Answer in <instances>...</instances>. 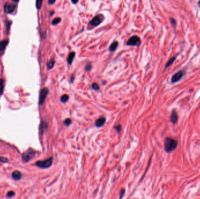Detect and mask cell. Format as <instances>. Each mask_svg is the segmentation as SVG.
Segmentation results:
<instances>
[{
    "instance_id": "6da1fadb",
    "label": "cell",
    "mask_w": 200,
    "mask_h": 199,
    "mask_svg": "<svg viewBox=\"0 0 200 199\" xmlns=\"http://www.w3.org/2000/svg\"><path fill=\"white\" fill-rule=\"evenodd\" d=\"M178 142L176 140L172 138L167 137L164 140V150L167 152H172L174 151L177 147Z\"/></svg>"
},
{
    "instance_id": "7a4b0ae2",
    "label": "cell",
    "mask_w": 200,
    "mask_h": 199,
    "mask_svg": "<svg viewBox=\"0 0 200 199\" xmlns=\"http://www.w3.org/2000/svg\"><path fill=\"white\" fill-rule=\"evenodd\" d=\"M53 157H50L48 159L44 160V161H37L35 165L39 168H42V169H46L48 168L52 165L53 163Z\"/></svg>"
},
{
    "instance_id": "3957f363",
    "label": "cell",
    "mask_w": 200,
    "mask_h": 199,
    "mask_svg": "<svg viewBox=\"0 0 200 199\" xmlns=\"http://www.w3.org/2000/svg\"><path fill=\"white\" fill-rule=\"evenodd\" d=\"M35 155H36V151L32 149V148H29L22 154V160L25 162H27L34 157Z\"/></svg>"
},
{
    "instance_id": "277c9868",
    "label": "cell",
    "mask_w": 200,
    "mask_h": 199,
    "mask_svg": "<svg viewBox=\"0 0 200 199\" xmlns=\"http://www.w3.org/2000/svg\"><path fill=\"white\" fill-rule=\"evenodd\" d=\"M185 73V71L180 70L179 71L177 72L172 76V79H171V82L172 83H176V82H179L180 80H181V78H183Z\"/></svg>"
},
{
    "instance_id": "5b68a950",
    "label": "cell",
    "mask_w": 200,
    "mask_h": 199,
    "mask_svg": "<svg viewBox=\"0 0 200 199\" xmlns=\"http://www.w3.org/2000/svg\"><path fill=\"white\" fill-rule=\"evenodd\" d=\"M103 19H104V16L102 15H97L93 18V19L90 22V24L93 26H97L102 22Z\"/></svg>"
},
{
    "instance_id": "8992f818",
    "label": "cell",
    "mask_w": 200,
    "mask_h": 199,
    "mask_svg": "<svg viewBox=\"0 0 200 199\" xmlns=\"http://www.w3.org/2000/svg\"><path fill=\"white\" fill-rule=\"evenodd\" d=\"M140 39L138 36H133L130 38L127 42V45L129 46H138L140 44Z\"/></svg>"
},
{
    "instance_id": "52a82bcc",
    "label": "cell",
    "mask_w": 200,
    "mask_h": 199,
    "mask_svg": "<svg viewBox=\"0 0 200 199\" xmlns=\"http://www.w3.org/2000/svg\"><path fill=\"white\" fill-rule=\"evenodd\" d=\"M48 89L46 88L42 89L41 91H40L39 95V103L40 105H42L44 103L46 96L48 94Z\"/></svg>"
},
{
    "instance_id": "ba28073f",
    "label": "cell",
    "mask_w": 200,
    "mask_h": 199,
    "mask_svg": "<svg viewBox=\"0 0 200 199\" xmlns=\"http://www.w3.org/2000/svg\"><path fill=\"white\" fill-rule=\"evenodd\" d=\"M16 8V5L12 4H9V3H6L4 5V11L7 13H11L15 11Z\"/></svg>"
},
{
    "instance_id": "9c48e42d",
    "label": "cell",
    "mask_w": 200,
    "mask_h": 199,
    "mask_svg": "<svg viewBox=\"0 0 200 199\" xmlns=\"http://www.w3.org/2000/svg\"><path fill=\"white\" fill-rule=\"evenodd\" d=\"M178 119H179V116H178V114L175 109H173L172 110V114H171L170 117V121L173 124H174L177 122Z\"/></svg>"
},
{
    "instance_id": "30bf717a",
    "label": "cell",
    "mask_w": 200,
    "mask_h": 199,
    "mask_svg": "<svg viewBox=\"0 0 200 199\" xmlns=\"http://www.w3.org/2000/svg\"><path fill=\"white\" fill-rule=\"evenodd\" d=\"M105 121H106L105 118L104 117H101L98 118V119L96 121V122H95V125H96V127H101L104 126Z\"/></svg>"
},
{
    "instance_id": "8fae6325",
    "label": "cell",
    "mask_w": 200,
    "mask_h": 199,
    "mask_svg": "<svg viewBox=\"0 0 200 199\" xmlns=\"http://www.w3.org/2000/svg\"><path fill=\"white\" fill-rule=\"evenodd\" d=\"M12 177L15 180H19L22 178V173L19 171H15L12 173Z\"/></svg>"
},
{
    "instance_id": "7c38bea8",
    "label": "cell",
    "mask_w": 200,
    "mask_h": 199,
    "mask_svg": "<svg viewBox=\"0 0 200 199\" xmlns=\"http://www.w3.org/2000/svg\"><path fill=\"white\" fill-rule=\"evenodd\" d=\"M76 53L74 52H71V53L69 54L68 57H67V63L69 65L72 64L73 63V61L74 57H75Z\"/></svg>"
},
{
    "instance_id": "4fadbf2b",
    "label": "cell",
    "mask_w": 200,
    "mask_h": 199,
    "mask_svg": "<svg viewBox=\"0 0 200 199\" xmlns=\"http://www.w3.org/2000/svg\"><path fill=\"white\" fill-rule=\"evenodd\" d=\"M8 43V41L7 40H2L0 42V51H2L5 49V48L6 47Z\"/></svg>"
},
{
    "instance_id": "5bb4252c",
    "label": "cell",
    "mask_w": 200,
    "mask_h": 199,
    "mask_svg": "<svg viewBox=\"0 0 200 199\" xmlns=\"http://www.w3.org/2000/svg\"><path fill=\"white\" fill-rule=\"evenodd\" d=\"M47 127H48V126H47V123H46L45 121H42L41 124H40V133H41V134H43L44 133V131H45L47 129Z\"/></svg>"
},
{
    "instance_id": "9a60e30c",
    "label": "cell",
    "mask_w": 200,
    "mask_h": 199,
    "mask_svg": "<svg viewBox=\"0 0 200 199\" xmlns=\"http://www.w3.org/2000/svg\"><path fill=\"white\" fill-rule=\"evenodd\" d=\"M118 43L117 41L113 42V43L111 44V46H110V47H109L110 51L112 52L113 51H115V50H116V48L118 47Z\"/></svg>"
},
{
    "instance_id": "2e32d148",
    "label": "cell",
    "mask_w": 200,
    "mask_h": 199,
    "mask_svg": "<svg viewBox=\"0 0 200 199\" xmlns=\"http://www.w3.org/2000/svg\"><path fill=\"white\" fill-rule=\"evenodd\" d=\"M176 58H177V57H176V56L173 57L172 58H171L170 59V60H169L167 62V63H166V65H165V68H167V67H170V65H172V64L174 63V61L176 60Z\"/></svg>"
},
{
    "instance_id": "e0dca14e",
    "label": "cell",
    "mask_w": 200,
    "mask_h": 199,
    "mask_svg": "<svg viewBox=\"0 0 200 199\" xmlns=\"http://www.w3.org/2000/svg\"><path fill=\"white\" fill-rule=\"evenodd\" d=\"M4 81L3 79H0V95H2L4 92Z\"/></svg>"
},
{
    "instance_id": "ac0fdd59",
    "label": "cell",
    "mask_w": 200,
    "mask_h": 199,
    "mask_svg": "<svg viewBox=\"0 0 200 199\" xmlns=\"http://www.w3.org/2000/svg\"><path fill=\"white\" fill-rule=\"evenodd\" d=\"M69 99V95H66V94H64V95H62V97H61L60 101L62 103H66V102H67V101H68Z\"/></svg>"
},
{
    "instance_id": "d6986e66",
    "label": "cell",
    "mask_w": 200,
    "mask_h": 199,
    "mask_svg": "<svg viewBox=\"0 0 200 199\" xmlns=\"http://www.w3.org/2000/svg\"><path fill=\"white\" fill-rule=\"evenodd\" d=\"M55 60H54V59H52V60H50L48 62V63H47V68L52 69L54 65H55Z\"/></svg>"
},
{
    "instance_id": "ffe728a7",
    "label": "cell",
    "mask_w": 200,
    "mask_h": 199,
    "mask_svg": "<svg viewBox=\"0 0 200 199\" xmlns=\"http://www.w3.org/2000/svg\"><path fill=\"white\" fill-rule=\"evenodd\" d=\"M42 3H43V0H36V5L38 9H39L40 8H41Z\"/></svg>"
},
{
    "instance_id": "44dd1931",
    "label": "cell",
    "mask_w": 200,
    "mask_h": 199,
    "mask_svg": "<svg viewBox=\"0 0 200 199\" xmlns=\"http://www.w3.org/2000/svg\"><path fill=\"white\" fill-rule=\"evenodd\" d=\"M61 21V18H56L53 19V21H52V25H56L58 24L59 23H60Z\"/></svg>"
},
{
    "instance_id": "7402d4cb",
    "label": "cell",
    "mask_w": 200,
    "mask_h": 199,
    "mask_svg": "<svg viewBox=\"0 0 200 199\" xmlns=\"http://www.w3.org/2000/svg\"><path fill=\"white\" fill-rule=\"evenodd\" d=\"M91 87H92V88L94 89V90H96V91H97V90H98V89H100L99 85H98L97 83L93 84L92 86H91Z\"/></svg>"
},
{
    "instance_id": "603a6c76",
    "label": "cell",
    "mask_w": 200,
    "mask_h": 199,
    "mask_svg": "<svg viewBox=\"0 0 200 199\" xmlns=\"http://www.w3.org/2000/svg\"><path fill=\"white\" fill-rule=\"evenodd\" d=\"M71 123H72V120H71L70 119H66L64 121V125L66 126H68L70 125V124H71Z\"/></svg>"
},
{
    "instance_id": "cb8c5ba5",
    "label": "cell",
    "mask_w": 200,
    "mask_h": 199,
    "mask_svg": "<svg viewBox=\"0 0 200 199\" xmlns=\"http://www.w3.org/2000/svg\"><path fill=\"white\" fill-rule=\"evenodd\" d=\"M114 129L116 130V131H117V133L119 134L121 132V125H117L116 126H115L114 127Z\"/></svg>"
},
{
    "instance_id": "d4e9b609",
    "label": "cell",
    "mask_w": 200,
    "mask_h": 199,
    "mask_svg": "<svg viewBox=\"0 0 200 199\" xmlns=\"http://www.w3.org/2000/svg\"><path fill=\"white\" fill-rule=\"evenodd\" d=\"M170 22H171V24L172 25V26H176V23H177V22H176V21L175 19L171 18H170Z\"/></svg>"
},
{
    "instance_id": "484cf974",
    "label": "cell",
    "mask_w": 200,
    "mask_h": 199,
    "mask_svg": "<svg viewBox=\"0 0 200 199\" xmlns=\"http://www.w3.org/2000/svg\"><path fill=\"white\" fill-rule=\"evenodd\" d=\"M15 193L13 191H9V192H8L7 195H6V196L8 197H11L14 196Z\"/></svg>"
},
{
    "instance_id": "4316f807",
    "label": "cell",
    "mask_w": 200,
    "mask_h": 199,
    "mask_svg": "<svg viewBox=\"0 0 200 199\" xmlns=\"http://www.w3.org/2000/svg\"><path fill=\"white\" fill-rule=\"evenodd\" d=\"M0 161H1V162H3V163L7 162L8 159H7V158H5V157H0Z\"/></svg>"
},
{
    "instance_id": "83f0119b",
    "label": "cell",
    "mask_w": 200,
    "mask_h": 199,
    "mask_svg": "<svg viewBox=\"0 0 200 199\" xmlns=\"http://www.w3.org/2000/svg\"><path fill=\"white\" fill-rule=\"evenodd\" d=\"M91 69V64L88 63L86 66V71H90Z\"/></svg>"
},
{
    "instance_id": "f1b7e54d",
    "label": "cell",
    "mask_w": 200,
    "mask_h": 199,
    "mask_svg": "<svg viewBox=\"0 0 200 199\" xmlns=\"http://www.w3.org/2000/svg\"><path fill=\"white\" fill-rule=\"evenodd\" d=\"M125 190L124 189H122L121 190V193H120V197H119L120 199H121L122 197V196H123V195H124V193H125Z\"/></svg>"
},
{
    "instance_id": "f546056e",
    "label": "cell",
    "mask_w": 200,
    "mask_h": 199,
    "mask_svg": "<svg viewBox=\"0 0 200 199\" xmlns=\"http://www.w3.org/2000/svg\"><path fill=\"white\" fill-rule=\"evenodd\" d=\"M56 0H48V3L50 5H52V4H53L55 2Z\"/></svg>"
},
{
    "instance_id": "4dcf8cb0",
    "label": "cell",
    "mask_w": 200,
    "mask_h": 199,
    "mask_svg": "<svg viewBox=\"0 0 200 199\" xmlns=\"http://www.w3.org/2000/svg\"><path fill=\"white\" fill-rule=\"evenodd\" d=\"M71 1H72V2L73 3V4H76V3L78 2L79 0H71Z\"/></svg>"
},
{
    "instance_id": "1f68e13d",
    "label": "cell",
    "mask_w": 200,
    "mask_h": 199,
    "mask_svg": "<svg viewBox=\"0 0 200 199\" xmlns=\"http://www.w3.org/2000/svg\"><path fill=\"white\" fill-rule=\"evenodd\" d=\"M73 80H74V77H73H73L72 76V77H71V81H70V82H73Z\"/></svg>"
},
{
    "instance_id": "d6a6232c",
    "label": "cell",
    "mask_w": 200,
    "mask_h": 199,
    "mask_svg": "<svg viewBox=\"0 0 200 199\" xmlns=\"http://www.w3.org/2000/svg\"><path fill=\"white\" fill-rule=\"evenodd\" d=\"M12 1H13L14 2H18L19 1V0H12Z\"/></svg>"
},
{
    "instance_id": "836d02e7",
    "label": "cell",
    "mask_w": 200,
    "mask_h": 199,
    "mask_svg": "<svg viewBox=\"0 0 200 199\" xmlns=\"http://www.w3.org/2000/svg\"><path fill=\"white\" fill-rule=\"evenodd\" d=\"M198 4H199V5L200 6V0L199 1V2H198Z\"/></svg>"
}]
</instances>
